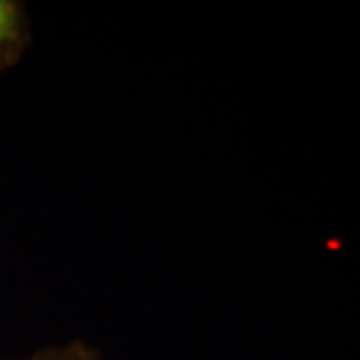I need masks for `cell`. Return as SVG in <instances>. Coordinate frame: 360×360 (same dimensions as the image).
Masks as SVG:
<instances>
[{
  "mask_svg": "<svg viewBox=\"0 0 360 360\" xmlns=\"http://www.w3.org/2000/svg\"><path fill=\"white\" fill-rule=\"evenodd\" d=\"M32 42V26L25 2L0 0V75L20 63Z\"/></svg>",
  "mask_w": 360,
  "mask_h": 360,
  "instance_id": "6da1fadb",
  "label": "cell"
},
{
  "mask_svg": "<svg viewBox=\"0 0 360 360\" xmlns=\"http://www.w3.org/2000/svg\"><path fill=\"white\" fill-rule=\"evenodd\" d=\"M18 360H103V354L98 348L90 347L84 340H70L66 345H52V347L39 348L30 356Z\"/></svg>",
  "mask_w": 360,
  "mask_h": 360,
  "instance_id": "7a4b0ae2",
  "label": "cell"
}]
</instances>
